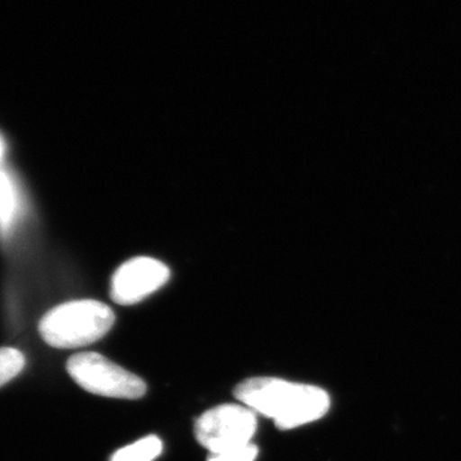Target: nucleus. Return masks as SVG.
<instances>
[{
  "label": "nucleus",
  "instance_id": "obj_3",
  "mask_svg": "<svg viewBox=\"0 0 461 461\" xmlns=\"http://www.w3.org/2000/svg\"><path fill=\"white\" fill-rule=\"evenodd\" d=\"M67 372L78 386L94 395L135 400L147 393L140 377L100 354L74 355L67 362Z\"/></svg>",
  "mask_w": 461,
  "mask_h": 461
},
{
  "label": "nucleus",
  "instance_id": "obj_1",
  "mask_svg": "<svg viewBox=\"0 0 461 461\" xmlns=\"http://www.w3.org/2000/svg\"><path fill=\"white\" fill-rule=\"evenodd\" d=\"M235 396L256 414L271 418L281 429L320 420L330 409L326 391L280 378H249L235 388Z\"/></svg>",
  "mask_w": 461,
  "mask_h": 461
},
{
  "label": "nucleus",
  "instance_id": "obj_4",
  "mask_svg": "<svg viewBox=\"0 0 461 461\" xmlns=\"http://www.w3.org/2000/svg\"><path fill=\"white\" fill-rule=\"evenodd\" d=\"M257 427V414L248 406L224 403L196 420L195 436L209 454L222 453L251 444Z\"/></svg>",
  "mask_w": 461,
  "mask_h": 461
},
{
  "label": "nucleus",
  "instance_id": "obj_2",
  "mask_svg": "<svg viewBox=\"0 0 461 461\" xmlns=\"http://www.w3.org/2000/svg\"><path fill=\"white\" fill-rule=\"evenodd\" d=\"M115 315L98 300H75L56 306L41 318V335L57 348H77L104 338L113 327Z\"/></svg>",
  "mask_w": 461,
  "mask_h": 461
},
{
  "label": "nucleus",
  "instance_id": "obj_10",
  "mask_svg": "<svg viewBox=\"0 0 461 461\" xmlns=\"http://www.w3.org/2000/svg\"><path fill=\"white\" fill-rule=\"evenodd\" d=\"M3 157H5V145H3L2 138H0V163H2Z\"/></svg>",
  "mask_w": 461,
  "mask_h": 461
},
{
  "label": "nucleus",
  "instance_id": "obj_8",
  "mask_svg": "<svg viewBox=\"0 0 461 461\" xmlns=\"http://www.w3.org/2000/svg\"><path fill=\"white\" fill-rule=\"evenodd\" d=\"M25 355L17 348H0V387L17 377L25 368Z\"/></svg>",
  "mask_w": 461,
  "mask_h": 461
},
{
  "label": "nucleus",
  "instance_id": "obj_6",
  "mask_svg": "<svg viewBox=\"0 0 461 461\" xmlns=\"http://www.w3.org/2000/svg\"><path fill=\"white\" fill-rule=\"evenodd\" d=\"M162 453V439L150 435L115 451L109 461H154Z\"/></svg>",
  "mask_w": 461,
  "mask_h": 461
},
{
  "label": "nucleus",
  "instance_id": "obj_5",
  "mask_svg": "<svg viewBox=\"0 0 461 461\" xmlns=\"http://www.w3.org/2000/svg\"><path fill=\"white\" fill-rule=\"evenodd\" d=\"M171 271L165 263L149 257L132 258L114 272L111 297L118 305H135L165 286Z\"/></svg>",
  "mask_w": 461,
  "mask_h": 461
},
{
  "label": "nucleus",
  "instance_id": "obj_7",
  "mask_svg": "<svg viewBox=\"0 0 461 461\" xmlns=\"http://www.w3.org/2000/svg\"><path fill=\"white\" fill-rule=\"evenodd\" d=\"M17 209V194L7 173L0 171V230L8 232Z\"/></svg>",
  "mask_w": 461,
  "mask_h": 461
},
{
  "label": "nucleus",
  "instance_id": "obj_9",
  "mask_svg": "<svg viewBox=\"0 0 461 461\" xmlns=\"http://www.w3.org/2000/svg\"><path fill=\"white\" fill-rule=\"evenodd\" d=\"M257 456V446L249 444L241 446V447L222 451V453L209 454L208 461H254Z\"/></svg>",
  "mask_w": 461,
  "mask_h": 461
}]
</instances>
